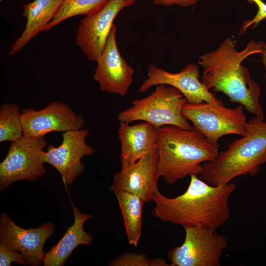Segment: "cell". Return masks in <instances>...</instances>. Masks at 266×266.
<instances>
[{
  "label": "cell",
  "instance_id": "cell-15",
  "mask_svg": "<svg viewBox=\"0 0 266 266\" xmlns=\"http://www.w3.org/2000/svg\"><path fill=\"white\" fill-rule=\"evenodd\" d=\"M157 151L148 155L135 163L121 166L114 176L109 190L114 193L127 192L141 198L145 202L152 200L159 191L158 182L160 177L158 167Z\"/></svg>",
  "mask_w": 266,
  "mask_h": 266
},
{
  "label": "cell",
  "instance_id": "cell-13",
  "mask_svg": "<svg viewBox=\"0 0 266 266\" xmlns=\"http://www.w3.org/2000/svg\"><path fill=\"white\" fill-rule=\"evenodd\" d=\"M21 122L24 135L39 137L52 132H66L82 129L84 120L66 103L51 102L44 108L22 110Z\"/></svg>",
  "mask_w": 266,
  "mask_h": 266
},
{
  "label": "cell",
  "instance_id": "cell-17",
  "mask_svg": "<svg viewBox=\"0 0 266 266\" xmlns=\"http://www.w3.org/2000/svg\"><path fill=\"white\" fill-rule=\"evenodd\" d=\"M72 204L73 223L67 228L58 242L44 253L42 263L44 266H63L79 245H90L92 243L94 236L85 231L83 225L93 217L81 212L78 207Z\"/></svg>",
  "mask_w": 266,
  "mask_h": 266
},
{
  "label": "cell",
  "instance_id": "cell-20",
  "mask_svg": "<svg viewBox=\"0 0 266 266\" xmlns=\"http://www.w3.org/2000/svg\"><path fill=\"white\" fill-rule=\"evenodd\" d=\"M20 107L14 103H5L0 108V142H13L24 135Z\"/></svg>",
  "mask_w": 266,
  "mask_h": 266
},
{
  "label": "cell",
  "instance_id": "cell-24",
  "mask_svg": "<svg viewBox=\"0 0 266 266\" xmlns=\"http://www.w3.org/2000/svg\"><path fill=\"white\" fill-rule=\"evenodd\" d=\"M248 2L255 3L258 7V11L255 17L251 20L245 21L242 25L239 34H243L250 27L255 28L262 20L266 18V3L262 0H247Z\"/></svg>",
  "mask_w": 266,
  "mask_h": 266
},
{
  "label": "cell",
  "instance_id": "cell-9",
  "mask_svg": "<svg viewBox=\"0 0 266 266\" xmlns=\"http://www.w3.org/2000/svg\"><path fill=\"white\" fill-rule=\"evenodd\" d=\"M136 0H108L100 8L80 22L76 42L87 58L97 62L101 55L118 14Z\"/></svg>",
  "mask_w": 266,
  "mask_h": 266
},
{
  "label": "cell",
  "instance_id": "cell-10",
  "mask_svg": "<svg viewBox=\"0 0 266 266\" xmlns=\"http://www.w3.org/2000/svg\"><path fill=\"white\" fill-rule=\"evenodd\" d=\"M89 132V130L82 129L64 132L59 146L51 144L46 151L40 153L43 163L54 167L66 185H71L83 172L85 166L81 163L82 158L95 152L86 142Z\"/></svg>",
  "mask_w": 266,
  "mask_h": 266
},
{
  "label": "cell",
  "instance_id": "cell-7",
  "mask_svg": "<svg viewBox=\"0 0 266 266\" xmlns=\"http://www.w3.org/2000/svg\"><path fill=\"white\" fill-rule=\"evenodd\" d=\"M47 144L44 136L25 135L11 142L0 164V191L19 180L35 181L46 173L40 153Z\"/></svg>",
  "mask_w": 266,
  "mask_h": 266
},
{
  "label": "cell",
  "instance_id": "cell-27",
  "mask_svg": "<svg viewBox=\"0 0 266 266\" xmlns=\"http://www.w3.org/2000/svg\"><path fill=\"white\" fill-rule=\"evenodd\" d=\"M198 0H197V1H198Z\"/></svg>",
  "mask_w": 266,
  "mask_h": 266
},
{
  "label": "cell",
  "instance_id": "cell-26",
  "mask_svg": "<svg viewBox=\"0 0 266 266\" xmlns=\"http://www.w3.org/2000/svg\"><path fill=\"white\" fill-rule=\"evenodd\" d=\"M261 54V63L263 64V66L265 69V79L266 83V42L265 43V45L263 48V51Z\"/></svg>",
  "mask_w": 266,
  "mask_h": 266
},
{
  "label": "cell",
  "instance_id": "cell-2",
  "mask_svg": "<svg viewBox=\"0 0 266 266\" xmlns=\"http://www.w3.org/2000/svg\"><path fill=\"white\" fill-rule=\"evenodd\" d=\"M198 176L190 175L187 190L176 197L157 192L152 199L155 204L153 215L184 228L200 226L216 231L221 227L230 218L229 200L236 185L231 182L213 186Z\"/></svg>",
  "mask_w": 266,
  "mask_h": 266
},
{
  "label": "cell",
  "instance_id": "cell-19",
  "mask_svg": "<svg viewBox=\"0 0 266 266\" xmlns=\"http://www.w3.org/2000/svg\"><path fill=\"white\" fill-rule=\"evenodd\" d=\"M123 216L129 243L137 246L141 235L142 210L145 201L138 196L127 192L115 193Z\"/></svg>",
  "mask_w": 266,
  "mask_h": 266
},
{
  "label": "cell",
  "instance_id": "cell-25",
  "mask_svg": "<svg viewBox=\"0 0 266 266\" xmlns=\"http://www.w3.org/2000/svg\"><path fill=\"white\" fill-rule=\"evenodd\" d=\"M154 3L158 5L169 6L176 5L186 7L195 4L197 0H153Z\"/></svg>",
  "mask_w": 266,
  "mask_h": 266
},
{
  "label": "cell",
  "instance_id": "cell-8",
  "mask_svg": "<svg viewBox=\"0 0 266 266\" xmlns=\"http://www.w3.org/2000/svg\"><path fill=\"white\" fill-rule=\"evenodd\" d=\"M183 243L167 253L171 266H219L223 251L227 248L226 236L200 226L184 228Z\"/></svg>",
  "mask_w": 266,
  "mask_h": 266
},
{
  "label": "cell",
  "instance_id": "cell-14",
  "mask_svg": "<svg viewBox=\"0 0 266 266\" xmlns=\"http://www.w3.org/2000/svg\"><path fill=\"white\" fill-rule=\"evenodd\" d=\"M116 27L113 25L93 76L101 91L125 95L133 81L134 70L120 54L116 43Z\"/></svg>",
  "mask_w": 266,
  "mask_h": 266
},
{
  "label": "cell",
  "instance_id": "cell-3",
  "mask_svg": "<svg viewBox=\"0 0 266 266\" xmlns=\"http://www.w3.org/2000/svg\"><path fill=\"white\" fill-rule=\"evenodd\" d=\"M157 132L158 170L167 184H173L188 175H199L202 164L218 155L219 147L193 128L185 130L167 125Z\"/></svg>",
  "mask_w": 266,
  "mask_h": 266
},
{
  "label": "cell",
  "instance_id": "cell-1",
  "mask_svg": "<svg viewBox=\"0 0 266 266\" xmlns=\"http://www.w3.org/2000/svg\"><path fill=\"white\" fill-rule=\"evenodd\" d=\"M265 43L251 40L239 51L234 42L227 38L216 49L204 53L198 61L203 70L200 81L208 90L224 93L231 102L240 103L263 120L265 114L259 100L260 86L242 63L251 55L261 54Z\"/></svg>",
  "mask_w": 266,
  "mask_h": 266
},
{
  "label": "cell",
  "instance_id": "cell-12",
  "mask_svg": "<svg viewBox=\"0 0 266 266\" xmlns=\"http://www.w3.org/2000/svg\"><path fill=\"white\" fill-rule=\"evenodd\" d=\"M54 225L46 222L39 227L25 229L17 225L6 214L0 218V242L9 249L20 252L27 265L39 266L43 262V248L46 241L54 233Z\"/></svg>",
  "mask_w": 266,
  "mask_h": 266
},
{
  "label": "cell",
  "instance_id": "cell-16",
  "mask_svg": "<svg viewBox=\"0 0 266 266\" xmlns=\"http://www.w3.org/2000/svg\"><path fill=\"white\" fill-rule=\"evenodd\" d=\"M130 124L120 122L118 130L121 166L133 164L157 151L158 132L155 127L143 121L133 125Z\"/></svg>",
  "mask_w": 266,
  "mask_h": 266
},
{
  "label": "cell",
  "instance_id": "cell-4",
  "mask_svg": "<svg viewBox=\"0 0 266 266\" xmlns=\"http://www.w3.org/2000/svg\"><path fill=\"white\" fill-rule=\"evenodd\" d=\"M266 163V122L255 117L247 122L243 135L202 164L199 176L211 185H225L238 176L257 175Z\"/></svg>",
  "mask_w": 266,
  "mask_h": 266
},
{
  "label": "cell",
  "instance_id": "cell-6",
  "mask_svg": "<svg viewBox=\"0 0 266 266\" xmlns=\"http://www.w3.org/2000/svg\"><path fill=\"white\" fill-rule=\"evenodd\" d=\"M182 114L193 124V128L202 134L212 145L219 147V139L224 135L245 134L247 124L244 107L234 108L224 104L207 102L185 103Z\"/></svg>",
  "mask_w": 266,
  "mask_h": 266
},
{
  "label": "cell",
  "instance_id": "cell-5",
  "mask_svg": "<svg viewBox=\"0 0 266 266\" xmlns=\"http://www.w3.org/2000/svg\"><path fill=\"white\" fill-rule=\"evenodd\" d=\"M156 86L149 96L133 100L131 107L120 112L118 115L120 122L141 121L152 124L157 129L167 125L192 129L190 121L182 114V108L187 102L183 95L170 86Z\"/></svg>",
  "mask_w": 266,
  "mask_h": 266
},
{
  "label": "cell",
  "instance_id": "cell-21",
  "mask_svg": "<svg viewBox=\"0 0 266 266\" xmlns=\"http://www.w3.org/2000/svg\"><path fill=\"white\" fill-rule=\"evenodd\" d=\"M108 0H65L52 20L43 31L51 30L66 19L79 15H89L100 8Z\"/></svg>",
  "mask_w": 266,
  "mask_h": 266
},
{
  "label": "cell",
  "instance_id": "cell-23",
  "mask_svg": "<svg viewBox=\"0 0 266 266\" xmlns=\"http://www.w3.org/2000/svg\"><path fill=\"white\" fill-rule=\"evenodd\" d=\"M12 262L23 266L27 265V261L22 253L8 248L0 242V266H10Z\"/></svg>",
  "mask_w": 266,
  "mask_h": 266
},
{
  "label": "cell",
  "instance_id": "cell-11",
  "mask_svg": "<svg viewBox=\"0 0 266 266\" xmlns=\"http://www.w3.org/2000/svg\"><path fill=\"white\" fill-rule=\"evenodd\" d=\"M199 71V65L194 63L188 64L177 73L169 72L155 65H150L148 69L147 78L142 84L139 91L144 93L153 86L164 84L178 90L188 103L204 101L214 104L224 103L200 80Z\"/></svg>",
  "mask_w": 266,
  "mask_h": 266
},
{
  "label": "cell",
  "instance_id": "cell-22",
  "mask_svg": "<svg viewBox=\"0 0 266 266\" xmlns=\"http://www.w3.org/2000/svg\"><path fill=\"white\" fill-rule=\"evenodd\" d=\"M110 266H169L160 258L151 259L144 254L126 252L113 260Z\"/></svg>",
  "mask_w": 266,
  "mask_h": 266
},
{
  "label": "cell",
  "instance_id": "cell-18",
  "mask_svg": "<svg viewBox=\"0 0 266 266\" xmlns=\"http://www.w3.org/2000/svg\"><path fill=\"white\" fill-rule=\"evenodd\" d=\"M65 0H34L24 4L22 15L27 19L25 28L12 45L9 55L22 50L52 20Z\"/></svg>",
  "mask_w": 266,
  "mask_h": 266
}]
</instances>
